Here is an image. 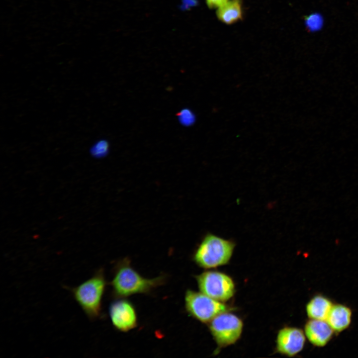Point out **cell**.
<instances>
[{
  "label": "cell",
  "instance_id": "6",
  "mask_svg": "<svg viewBox=\"0 0 358 358\" xmlns=\"http://www.w3.org/2000/svg\"><path fill=\"white\" fill-rule=\"evenodd\" d=\"M208 324L210 333L219 348L235 343L240 338L243 329L241 319L229 311L219 314Z\"/></svg>",
  "mask_w": 358,
  "mask_h": 358
},
{
  "label": "cell",
  "instance_id": "7",
  "mask_svg": "<svg viewBox=\"0 0 358 358\" xmlns=\"http://www.w3.org/2000/svg\"><path fill=\"white\" fill-rule=\"evenodd\" d=\"M109 312L113 327L119 331L127 332L137 325L135 308L126 299H121L112 303Z\"/></svg>",
  "mask_w": 358,
  "mask_h": 358
},
{
  "label": "cell",
  "instance_id": "4",
  "mask_svg": "<svg viewBox=\"0 0 358 358\" xmlns=\"http://www.w3.org/2000/svg\"><path fill=\"white\" fill-rule=\"evenodd\" d=\"M185 307L187 313L202 323H209L219 314L229 311L230 307L222 302L216 300L204 293L186 290Z\"/></svg>",
  "mask_w": 358,
  "mask_h": 358
},
{
  "label": "cell",
  "instance_id": "8",
  "mask_svg": "<svg viewBox=\"0 0 358 358\" xmlns=\"http://www.w3.org/2000/svg\"><path fill=\"white\" fill-rule=\"evenodd\" d=\"M305 342L304 333L300 329L285 327L278 332L276 350L282 355L293 357L303 349Z\"/></svg>",
  "mask_w": 358,
  "mask_h": 358
},
{
  "label": "cell",
  "instance_id": "12",
  "mask_svg": "<svg viewBox=\"0 0 358 358\" xmlns=\"http://www.w3.org/2000/svg\"><path fill=\"white\" fill-rule=\"evenodd\" d=\"M241 2L238 0H229L218 8L216 11L218 19L226 24H232L242 19L243 15Z\"/></svg>",
  "mask_w": 358,
  "mask_h": 358
},
{
  "label": "cell",
  "instance_id": "9",
  "mask_svg": "<svg viewBox=\"0 0 358 358\" xmlns=\"http://www.w3.org/2000/svg\"><path fill=\"white\" fill-rule=\"evenodd\" d=\"M304 330L309 342L317 347L325 346L331 339L334 331L326 321L315 319L308 321Z\"/></svg>",
  "mask_w": 358,
  "mask_h": 358
},
{
  "label": "cell",
  "instance_id": "14",
  "mask_svg": "<svg viewBox=\"0 0 358 358\" xmlns=\"http://www.w3.org/2000/svg\"><path fill=\"white\" fill-rule=\"evenodd\" d=\"M305 24L311 31L319 30L322 26V17L317 14H312L306 17Z\"/></svg>",
  "mask_w": 358,
  "mask_h": 358
},
{
  "label": "cell",
  "instance_id": "3",
  "mask_svg": "<svg viewBox=\"0 0 358 358\" xmlns=\"http://www.w3.org/2000/svg\"><path fill=\"white\" fill-rule=\"evenodd\" d=\"M106 282L102 268L78 286L72 288L74 298L91 320L101 314V303Z\"/></svg>",
  "mask_w": 358,
  "mask_h": 358
},
{
  "label": "cell",
  "instance_id": "2",
  "mask_svg": "<svg viewBox=\"0 0 358 358\" xmlns=\"http://www.w3.org/2000/svg\"><path fill=\"white\" fill-rule=\"evenodd\" d=\"M236 246L235 242L211 233L206 234L193 255V260L199 267L212 268L226 265Z\"/></svg>",
  "mask_w": 358,
  "mask_h": 358
},
{
  "label": "cell",
  "instance_id": "1",
  "mask_svg": "<svg viewBox=\"0 0 358 358\" xmlns=\"http://www.w3.org/2000/svg\"><path fill=\"white\" fill-rule=\"evenodd\" d=\"M165 281L163 275L153 278L144 277L124 259L116 266L110 285L112 294L116 297H126L134 294L148 293Z\"/></svg>",
  "mask_w": 358,
  "mask_h": 358
},
{
  "label": "cell",
  "instance_id": "10",
  "mask_svg": "<svg viewBox=\"0 0 358 358\" xmlns=\"http://www.w3.org/2000/svg\"><path fill=\"white\" fill-rule=\"evenodd\" d=\"M351 309L343 305H333L326 321L334 331L340 332L347 329L351 321Z\"/></svg>",
  "mask_w": 358,
  "mask_h": 358
},
{
  "label": "cell",
  "instance_id": "5",
  "mask_svg": "<svg viewBox=\"0 0 358 358\" xmlns=\"http://www.w3.org/2000/svg\"><path fill=\"white\" fill-rule=\"evenodd\" d=\"M200 291L222 302L231 298L235 292L232 278L220 271L208 270L195 276Z\"/></svg>",
  "mask_w": 358,
  "mask_h": 358
},
{
  "label": "cell",
  "instance_id": "11",
  "mask_svg": "<svg viewBox=\"0 0 358 358\" xmlns=\"http://www.w3.org/2000/svg\"><path fill=\"white\" fill-rule=\"evenodd\" d=\"M332 306L329 299L322 295H317L307 303V314L311 319L326 321Z\"/></svg>",
  "mask_w": 358,
  "mask_h": 358
},
{
  "label": "cell",
  "instance_id": "17",
  "mask_svg": "<svg viewBox=\"0 0 358 358\" xmlns=\"http://www.w3.org/2000/svg\"><path fill=\"white\" fill-rule=\"evenodd\" d=\"M239 0V1H241L242 0Z\"/></svg>",
  "mask_w": 358,
  "mask_h": 358
},
{
  "label": "cell",
  "instance_id": "15",
  "mask_svg": "<svg viewBox=\"0 0 358 358\" xmlns=\"http://www.w3.org/2000/svg\"><path fill=\"white\" fill-rule=\"evenodd\" d=\"M108 151V144L104 140H101L96 144L91 149V154L96 157H102L106 155Z\"/></svg>",
  "mask_w": 358,
  "mask_h": 358
},
{
  "label": "cell",
  "instance_id": "13",
  "mask_svg": "<svg viewBox=\"0 0 358 358\" xmlns=\"http://www.w3.org/2000/svg\"><path fill=\"white\" fill-rule=\"evenodd\" d=\"M178 116L179 122L184 126H190L195 121V115L188 109L181 110Z\"/></svg>",
  "mask_w": 358,
  "mask_h": 358
},
{
  "label": "cell",
  "instance_id": "16",
  "mask_svg": "<svg viewBox=\"0 0 358 358\" xmlns=\"http://www.w3.org/2000/svg\"><path fill=\"white\" fill-rule=\"evenodd\" d=\"M229 0H205L210 8H218L226 3Z\"/></svg>",
  "mask_w": 358,
  "mask_h": 358
}]
</instances>
